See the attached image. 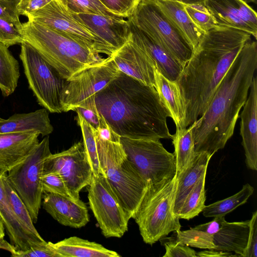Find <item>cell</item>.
I'll use <instances>...</instances> for the list:
<instances>
[{
	"label": "cell",
	"mask_w": 257,
	"mask_h": 257,
	"mask_svg": "<svg viewBox=\"0 0 257 257\" xmlns=\"http://www.w3.org/2000/svg\"><path fill=\"white\" fill-rule=\"evenodd\" d=\"M110 56L93 64L66 80L60 95L62 111L82 107L96 110L95 94L104 88L119 73Z\"/></svg>",
	"instance_id": "obj_8"
},
{
	"label": "cell",
	"mask_w": 257,
	"mask_h": 257,
	"mask_svg": "<svg viewBox=\"0 0 257 257\" xmlns=\"http://www.w3.org/2000/svg\"><path fill=\"white\" fill-rule=\"evenodd\" d=\"M198 257H230L239 256L237 254H233L231 252L222 251L216 250H203L196 253Z\"/></svg>",
	"instance_id": "obj_48"
},
{
	"label": "cell",
	"mask_w": 257,
	"mask_h": 257,
	"mask_svg": "<svg viewBox=\"0 0 257 257\" xmlns=\"http://www.w3.org/2000/svg\"><path fill=\"white\" fill-rule=\"evenodd\" d=\"M22 25H19L0 19V42L8 47L25 41Z\"/></svg>",
	"instance_id": "obj_40"
},
{
	"label": "cell",
	"mask_w": 257,
	"mask_h": 257,
	"mask_svg": "<svg viewBox=\"0 0 257 257\" xmlns=\"http://www.w3.org/2000/svg\"><path fill=\"white\" fill-rule=\"evenodd\" d=\"M77 14L85 24L102 39L112 54L130 38L129 23L124 18L93 14Z\"/></svg>",
	"instance_id": "obj_18"
},
{
	"label": "cell",
	"mask_w": 257,
	"mask_h": 257,
	"mask_svg": "<svg viewBox=\"0 0 257 257\" xmlns=\"http://www.w3.org/2000/svg\"><path fill=\"white\" fill-rule=\"evenodd\" d=\"M192 128V124L188 128L177 127L175 133L171 136L174 147L177 173L185 169L195 156Z\"/></svg>",
	"instance_id": "obj_31"
},
{
	"label": "cell",
	"mask_w": 257,
	"mask_h": 257,
	"mask_svg": "<svg viewBox=\"0 0 257 257\" xmlns=\"http://www.w3.org/2000/svg\"><path fill=\"white\" fill-rule=\"evenodd\" d=\"M114 132L108 138L95 141L100 167L108 182L130 218H134L148 184L128 160Z\"/></svg>",
	"instance_id": "obj_5"
},
{
	"label": "cell",
	"mask_w": 257,
	"mask_h": 257,
	"mask_svg": "<svg viewBox=\"0 0 257 257\" xmlns=\"http://www.w3.org/2000/svg\"><path fill=\"white\" fill-rule=\"evenodd\" d=\"M27 18L65 33L99 54H112L102 39L62 0H52Z\"/></svg>",
	"instance_id": "obj_13"
},
{
	"label": "cell",
	"mask_w": 257,
	"mask_h": 257,
	"mask_svg": "<svg viewBox=\"0 0 257 257\" xmlns=\"http://www.w3.org/2000/svg\"><path fill=\"white\" fill-rule=\"evenodd\" d=\"M155 1L194 50L205 33L191 20L185 10L184 4L173 0Z\"/></svg>",
	"instance_id": "obj_25"
},
{
	"label": "cell",
	"mask_w": 257,
	"mask_h": 257,
	"mask_svg": "<svg viewBox=\"0 0 257 257\" xmlns=\"http://www.w3.org/2000/svg\"><path fill=\"white\" fill-rule=\"evenodd\" d=\"M51 154L47 136L22 162L7 172L9 182L26 205L34 223L37 221L42 201L41 178L44 163Z\"/></svg>",
	"instance_id": "obj_10"
},
{
	"label": "cell",
	"mask_w": 257,
	"mask_h": 257,
	"mask_svg": "<svg viewBox=\"0 0 257 257\" xmlns=\"http://www.w3.org/2000/svg\"><path fill=\"white\" fill-rule=\"evenodd\" d=\"M119 140L128 160L148 185L177 174L174 153L168 152L160 140L125 137Z\"/></svg>",
	"instance_id": "obj_11"
},
{
	"label": "cell",
	"mask_w": 257,
	"mask_h": 257,
	"mask_svg": "<svg viewBox=\"0 0 257 257\" xmlns=\"http://www.w3.org/2000/svg\"><path fill=\"white\" fill-rule=\"evenodd\" d=\"M127 20L132 40L149 56L162 75L171 81L176 80L183 66L151 36L139 29L129 19Z\"/></svg>",
	"instance_id": "obj_20"
},
{
	"label": "cell",
	"mask_w": 257,
	"mask_h": 257,
	"mask_svg": "<svg viewBox=\"0 0 257 257\" xmlns=\"http://www.w3.org/2000/svg\"><path fill=\"white\" fill-rule=\"evenodd\" d=\"M1 118V117H0V119Z\"/></svg>",
	"instance_id": "obj_52"
},
{
	"label": "cell",
	"mask_w": 257,
	"mask_h": 257,
	"mask_svg": "<svg viewBox=\"0 0 257 257\" xmlns=\"http://www.w3.org/2000/svg\"><path fill=\"white\" fill-rule=\"evenodd\" d=\"M76 119L81 130L85 152L92 168L93 175L94 176L104 175L100 167L97 154L95 141L96 130L78 113H77Z\"/></svg>",
	"instance_id": "obj_34"
},
{
	"label": "cell",
	"mask_w": 257,
	"mask_h": 257,
	"mask_svg": "<svg viewBox=\"0 0 257 257\" xmlns=\"http://www.w3.org/2000/svg\"><path fill=\"white\" fill-rule=\"evenodd\" d=\"M128 19L165 48L183 67L185 66L193 50L155 0H142Z\"/></svg>",
	"instance_id": "obj_7"
},
{
	"label": "cell",
	"mask_w": 257,
	"mask_h": 257,
	"mask_svg": "<svg viewBox=\"0 0 257 257\" xmlns=\"http://www.w3.org/2000/svg\"><path fill=\"white\" fill-rule=\"evenodd\" d=\"M225 220V216L215 217L212 221L199 224L194 227L213 236L220 230L222 223Z\"/></svg>",
	"instance_id": "obj_47"
},
{
	"label": "cell",
	"mask_w": 257,
	"mask_h": 257,
	"mask_svg": "<svg viewBox=\"0 0 257 257\" xmlns=\"http://www.w3.org/2000/svg\"><path fill=\"white\" fill-rule=\"evenodd\" d=\"M165 253L163 257H197L196 251L179 241L164 243Z\"/></svg>",
	"instance_id": "obj_42"
},
{
	"label": "cell",
	"mask_w": 257,
	"mask_h": 257,
	"mask_svg": "<svg viewBox=\"0 0 257 257\" xmlns=\"http://www.w3.org/2000/svg\"><path fill=\"white\" fill-rule=\"evenodd\" d=\"M184 5L191 20L202 32L205 33L218 26L204 4Z\"/></svg>",
	"instance_id": "obj_36"
},
{
	"label": "cell",
	"mask_w": 257,
	"mask_h": 257,
	"mask_svg": "<svg viewBox=\"0 0 257 257\" xmlns=\"http://www.w3.org/2000/svg\"><path fill=\"white\" fill-rule=\"evenodd\" d=\"M88 186L89 207L105 237H121L131 219L105 176H94Z\"/></svg>",
	"instance_id": "obj_12"
},
{
	"label": "cell",
	"mask_w": 257,
	"mask_h": 257,
	"mask_svg": "<svg viewBox=\"0 0 257 257\" xmlns=\"http://www.w3.org/2000/svg\"><path fill=\"white\" fill-rule=\"evenodd\" d=\"M40 135L36 131L0 134V170L7 173L22 162L39 143Z\"/></svg>",
	"instance_id": "obj_21"
},
{
	"label": "cell",
	"mask_w": 257,
	"mask_h": 257,
	"mask_svg": "<svg viewBox=\"0 0 257 257\" xmlns=\"http://www.w3.org/2000/svg\"><path fill=\"white\" fill-rule=\"evenodd\" d=\"M0 249L6 250L15 257H60L51 246L50 242L31 247L26 250H19L6 240L0 243Z\"/></svg>",
	"instance_id": "obj_37"
},
{
	"label": "cell",
	"mask_w": 257,
	"mask_h": 257,
	"mask_svg": "<svg viewBox=\"0 0 257 257\" xmlns=\"http://www.w3.org/2000/svg\"><path fill=\"white\" fill-rule=\"evenodd\" d=\"M20 58L38 103L51 113H60V95L66 80L28 42L21 44Z\"/></svg>",
	"instance_id": "obj_9"
},
{
	"label": "cell",
	"mask_w": 257,
	"mask_h": 257,
	"mask_svg": "<svg viewBox=\"0 0 257 257\" xmlns=\"http://www.w3.org/2000/svg\"><path fill=\"white\" fill-rule=\"evenodd\" d=\"M42 200L43 208L63 225L79 228L89 221L87 207L80 199L74 200L60 195L45 193Z\"/></svg>",
	"instance_id": "obj_17"
},
{
	"label": "cell",
	"mask_w": 257,
	"mask_h": 257,
	"mask_svg": "<svg viewBox=\"0 0 257 257\" xmlns=\"http://www.w3.org/2000/svg\"><path fill=\"white\" fill-rule=\"evenodd\" d=\"M204 5L218 26L246 32L256 39V13L247 3L242 0H205Z\"/></svg>",
	"instance_id": "obj_15"
},
{
	"label": "cell",
	"mask_w": 257,
	"mask_h": 257,
	"mask_svg": "<svg viewBox=\"0 0 257 257\" xmlns=\"http://www.w3.org/2000/svg\"><path fill=\"white\" fill-rule=\"evenodd\" d=\"M249 232V220L229 222L225 220L220 230L213 236L216 250L234 252L243 257Z\"/></svg>",
	"instance_id": "obj_24"
},
{
	"label": "cell",
	"mask_w": 257,
	"mask_h": 257,
	"mask_svg": "<svg viewBox=\"0 0 257 257\" xmlns=\"http://www.w3.org/2000/svg\"><path fill=\"white\" fill-rule=\"evenodd\" d=\"M242 1H243L244 2H245L246 3H253L255 4L256 3V1H257V0H242Z\"/></svg>",
	"instance_id": "obj_51"
},
{
	"label": "cell",
	"mask_w": 257,
	"mask_h": 257,
	"mask_svg": "<svg viewBox=\"0 0 257 257\" xmlns=\"http://www.w3.org/2000/svg\"><path fill=\"white\" fill-rule=\"evenodd\" d=\"M107 9L117 16L129 18L135 12L142 0H99Z\"/></svg>",
	"instance_id": "obj_41"
},
{
	"label": "cell",
	"mask_w": 257,
	"mask_h": 257,
	"mask_svg": "<svg viewBox=\"0 0 257 257\" xmlns=\"http://www.w3.org/2000/svg\"><path fill=\"white\" fill-rule=\"evenodd\" d=\"M248 98L238 117L241 119L240 133L242 137L247 167L257 170V79L253 77Z\"/></svg>",
	"instance_id": "obj_19"
},
{
	"label": "cell",
	"mask_w": 257,
	"mask_h": 257,
	"mask_svg": "<svg viewBox=\"0 0 257 257\" xmlns=\"http://www.w3.org/2000/svg\"><path fill=\"white\" fill-rule=\"evenodd\" d=\"M7 173L2 176L5 189L9 198L13 213L22 229L30 238L37 245L46 242L41 237L34 225L31 214L24 202L9 182Z\"/></svg>",
	"instance_id": "obj_29"
},
{
	"label": "cell",
	"mask_w": 257,
	"mask_h": 257,
	"mask_svg": "<svg viewBox=\"0 0 257 257\" xmlns=\"http://www.w3.org/2000/svg\"><path fill=\"white\" fill-rule=\"evenodd\" d=\"M62 1L72 11L76 13L98 14L110 17L121 18L112 13L99 0Z\"/></svg>",
	"instance_id": "obj_38"
},
{
	"label": "cell",
	"mask_w": 257,
	"mask_h": 257,
	"mask_svg": "<svg viewBox=\"0 0 257 257\" xmlns=\"http://www.w3.org/2000/svg\"><path fill=\"white\" fill-rule=\"evenodd\" d=\"M254 192L253 187L247 183L237 193L228 198L206 205L202 212L205 217H215L225 215L237 207L245 203Z\"/></svg>",
	"instance_id": "obj_32"
},
{
	"label": "cell",
	"mask_w": 257,
	"mask_h": 257,
	"mask_svg": "<svg viewBox=\"0 0 257 257\" xmlns=\"http://www.w3.org/2000/svg\"><path fill=\"white\" fill-rule=\"evenodd\" d=\"M110 57L119 70L149 86L155 85V64L131 39Z\"/></svg>",
	"instance_id": "obj_16"
},
{
	"label": "cell",
	"mask_w": 257,
	"mask_h": 257,
	"mask_svg": "<svg viewBox=\"0 0 257 257\" xmlns=\"http://www.w3.org/2000/svg\"><path fill=\"white\" fill-rule=\"evenodd\" d=\"M8 48L0 42V90L5 97L14 93L20 76L19 62Z\"/></svg>",
	"instance_id": "obj_30"
},
{
	"label": "cell",
	"mask_w": 257,
	"mask_h": 257,
	"mask_svg": "<svg viewBox=\"0 0 257 257\" xmlns=\"http://www.w3.org/2000/svg\"><path fill=\"white\" fill-rule=\"evenodd\" d=\"M5 227L3 223V221L1 218L0 217V243L3 241L4 239V237L5 235Z\"/></svg>",
	"instance_id": "obj_50"
},
{
	"label": "cell",
	"mask_w": 257,
	"mask_h": 257,
	"mask_svg": "<svg viewBox=\"0 0 257 257\" xmlns=\"http://www.w3.org/2000/svg\"><path fill=\"white\" fill-rule=\"evenodd\" d=\"M41 182L43 193H54L72 200H78L72 197L63 179L56 172L43 174L41 178Z\"/></svg>",
	"instance_id": "obj_39"
},
{
	"label": "cell",
	"mask_w": 257,
	"mask_h": 257,
	"mask_svg": "<svg viewBox=\"0 0 257 257\" xmlns=\"http://www.w3.org/2000/svg\"><path fill=\"white\" fill-rule=\"evenodd\" d=\"M20 0H0V19L21 25L17 7Z\"/></svg>",
	"instance_id": "obj_43"
},
{
	"label": "cell",
	"mask_w": 257,
	"mask_h": 257,
	"mask_svg": "<svg viewBox=\"0 0 257 257\" xmlns=\"http://www.w3.org/2000/svg\"><path fill=\"white\" fill-rule=\"evenodd\" d=\"M22 27L25 41L65 80L104 59L73 37L45 25L28 20Z\"/></svg>",
	"instance_id": "obj_4"
},
{
	"label": "cell",
	"mask_w": 257,
	"mask_h": 257,
	"mask_svg": "<svg viewBox=\"0 0 257 257\" xmlns=\"http://www.w3.org/2000/svg\"><path fill=\"white\" fill-rule=\"evenodd\" d=\"M97 110L120 137L171 139L169 113L154 86L119 71L95 96Z\"/></svg>",
	"instance_id": "obj_2"
},
{
	"label": "cell",
	"mask_w": 257,
	"mask_h": 257,
	"mask_svg": "<svg viewBox=\"0 0 257 257\" xmlns=\"http://www.w3.org/2000/svg\"><path fill=\"white\" fill-rule=\"evenodd\" d=\"M74 111L79 114L94 128L97 130L100 123V115L97 110L78 107Z\"/></svg>",
	"instance_id": "obj_46"
},
{
	"label": "cell",
	"mask_w": 257,
	"mask_h": 257,
	"mask_svg": "<svg viewBox=\"0 0 257 257\" xmlns=\"http://www.w3.org/2000/svg\"><path fill=\"white\" fill-rule=\"evenodd\" d=\"M205 178L206 174L198 180L187 195L177 214L180 219L190 220L203 211L206 206Z\"/></svg>",
	"instance_id": "obj_33"
},
{
	"label": "cell",
	"mask_w": 257,
	"mask_h": 257,
	"mask_svg": "<svg viewBox=\"0 0 257 257\" xmlns=\"http://www.w3.org/2000/svg\"><path fill=\"white\" fill-rule=\"evenodd\" d=\"M182 3L184 4H204L205 0H173Z\"/></svg>",
	"instance_id": "obj_49"
},
{
	"label": "cell",
	"mask_w": 257,
	"mask_h": 257,
	"mask_svg": "<svg viewBox=\"0 0 257 257\" xmlns=\"http://www.w3.org/2000/svg\"><path fill=\"white\" fill-rule=\"evenodd\" d=\"M249 226L247 244L243 257H257V211L252 213Z\"/></svg>",
	"instance_id": "obj_44"
},
{
	"label": "cell",
	"mask_w": 257,
	"mask_h": 257,
	"mask_svg": "<svg viewBox=\"0 0 257 257\" xmlns=\"http://www.w3.org/2000/svg\"><path fill=\"white\" fill-rule=\"evenodd\" d=\"M50 243L60 257H119L116 252L100 244L77 236Z\"/></svg>",
	"instance_id": "obj_26"
},
{
	"label": "cell",
	"mask_w": 257,
	"mask_h": 257,
	"mask_svg": "<svg viewBox=\"0 0 257 257\" xmlns=\"http://www.w3.org/2000/svg\"><path fill=\"white\" fill-rule=\"evenodd\" d=\"M176 233V240L189 246L212 250L214 248L213 236L195 227Z\"/></svg>",
	"instance_id": "obj_35"
},
{
	"label": "cell",
	"mask_w": 257,
	"mask_h": 257,
	"mask_svg": "<svg viewBox=\"0 0 257 257\" xmlns=\"http://www.w3.org/2000/svg\"><path fill=\"white\" fill-rule=\"evenodd\" d=\"M52 0H20L17 9L19 15L28 17L42 8Z\"/></svg>",
	"instance_id": "obj_45"
},
{
	"label": "cell",
	"mask_w": 257,
	"mask_h": 257,
	"mask_svg": "<svg viewBox=\"0 0 257 257\" xmlns=\"http://www.w3.org/2000/svg\"><path fill=\"white\" fill-rule=\"evenodd\" d=\"M49 112L43 108L29 113L14 114L6 119L1 118L0 134L36 131L42 136H48L53 131Z\"/></svg>",
	"instance_id": "obj_23"
},
{
	"label": "cell",
	"mask_w": 257,
	"mask_h": 257,
	"mask_svg": "<svg viewBox=\"0 0 257 257\" xmlns=\"http://www.w3.org/2000/svg\"><path fill=\"white\" fill-rule=\"evenodd\" d=\"M4 173L6 172L0 170V217L11 244L17 249L26 250L39 245L36 244L24 232L13 213L4 186L2 176Z\"/></svg>",
	"instance_id": "obj_27"
},
{
	"label": "cell",
	"mask_w": 257,
	"mask_h": 257,
	"mask_svg": "<svg viewBox=\"0 0 257 257\" xmlns=\"http://www.w3.org/2000/svg\"><path fill=\"white\" fill-rule=\"evenodd\" d=\"M50 172L58 173L72 197L75 200L80 199V192L89 184L93 176L83 142L47 157L44 163L43 174Z\"/></svg>",
	"instance_id": "obj_14"
},
{
	"label": "cell",
	"mask_w": 257,
	"mask_h": 257,
	"mask_svg": "<svg viewBox=\"0 0 257 257\" xmlns=\"http://www.w3.org/2000/svg\"><path fill=\"white\" fill-rule=\"evenodd\" d=\"M257 68V43L247 41L219 84L205 111L191 124L195 152L213 155L232 137Z\"/></svg>",
	"instance_id": "obj_3"
},
{
	"label": "cell",
	"mask_w": 257,
	"mask_h": 257,
	"mask_svg": "<svg viewBox=\"0 0 257 257\" xmlns=\"http://www.w3.org/2000/svg\"><path fill=\"white\" fill-rule=\"evenodd\" d=\"M155 85L160 99L167 110L176 125L179 127L182 122L184 112L180 93L176 81H171L155 68Z\"/></svg>",
	"instance_id": "obj_28"
},
{
	"label": "cell",
	"mask_w": 257,
	"mask_h": 257,
	"mask_svg": "<svg viewBox=\"0 0 257 257\" xmlns=\"http://www.w3.org/2000/svg\"><path fill=\"white\" fill-rule=\"evenodd\" d=\"M251 35L217 26L205 32L176 79L186 128L205 111L219 84Z\"/></svg>",
	"instance_id": "obj_1"
},
{
	"label": "cell",
	"mask_w": 257,
	"mask_h": 257,
	"mask_svg": "<svg viewBox=\"0 0 257 257\" xmlns=\"http://www.w3.org/2000/svg\"><path fill=\"white\" fill-rule=\"evenodd\" d=\"M213 155L206 152L195 153L188 165L176 175V187L174 202V212L176 216L183 201L198 180L206 174L209 161Z\"/></svg>",
	"instance_id": "obj_22"
},
{
	"label": "cell",
	"mask_w": 257,
	"mask_h": 257,
	"mask_svg": "<svg viewBox=\"0 0 257 257\" xmlns=\"http://www.w3.org/2000/svg\"><path fill=\"white\" fill-rule=\"evenodd\" d=\"M176 175L149 184L133 218L146 243L152 245L181 229L180 218L174 212Z\"/></svg>",
	"instance_id": "obj_6"
}]
</instances>
